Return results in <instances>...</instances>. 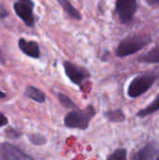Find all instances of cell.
<instances>
[{"label":"cell","mask_w":159,"mask_h":160,"mask_svg":"<svg viewBox=\"0 0 159 160\" xmlns=\"http://www.w3.org/2000/svg\"><path fill=\"white\" fill-rule=\"evenodd\" d=\"M116 12L122 23L130 22L137 11V0H116Z\"/></svg>","instance_id":"cell-4"},{"label":"cell","mask_w":159,"mask_h":160,"mask_svg":"<svg viewBox=\"0 0 159 160\" xmlns=\"http://www.w3.org/2000/svg\"><path fill=\"white\" fill-rule=\"evenodd\" d=\"M157 111H159V95L147 107L141 110L137 113V116L143 118V117H146V116H148V115H150V114H152V113H154V112H156Z\"/></svg>","instance_id":"cell-13"},{"label":"cell","mask_w":159,"mask_h":160,"mask_svg":"<svg viewBox=\"0 0 159 160\" xmlns=\"http://www.w3.org/2000/svg\"><path fill=\"white\" fill-rule=\"evenodd\" d=\"M6 135H7V137L11 138V139H16V138H18V137L20 136V133H19L17 130H15V129L8 128V129L6 130Z\"/></svg>","instance_id":"cell-18"},{"label":"cell","mask_w":159,"mask_h":160,"mask_svg":"<svg viewBox=\"0 0 159 160\" xmlns=\"http://www.w3.org/2000/svg\"><path fill=\"white\" fill-rule=\"evenodd\" d=\"M57 2L60 4V6L64 8L67 16L74 20H82V14L80 13L79 10H77L72 4L69 2V0H57Z\"/></svg>","instance_id":"cell-11"},{"label":"cell","mask_w":159,"mask_h":160,"mask_svg":"<svg viewBox=\"0 0 159 160\" xmlns=\"http://www.w3.org/2000/svg\"><path fill=\"white\" fill-rule=\"evenodd\" d=\"M0 62L3 63V64L5 63V55H4V53H3L1 49H0Z\"/></svg>","instance_id":"cell-22"},{"label":"cell","mask_w":159,"mask_h":160,"mask_svg":"<svg viewBox=\"0 0 159 160\" xmlns=\"http://www.w3.org/2000/svg\"><path fill=\"white\" fill-rule=\"evenodd\" d=\"M157 78V75L155 74H144L137 76L131 81L127 89V95L132 98H136L143 95L152 87Z\"/></svg>","instance_id":"cell-3"},{"label":"cell","mask_w":159,"mask_h":160,"mask_svg":"<svg viewBox=\"0 0 159 160\" xmlns=\"http://www.w3.org/2000/svg\"><path fill=\"white\" fill-rule=\"evenodd\" d=\"M145 2L149 5V6H159V0H145Z\"/></svg>","instance_id":"cell-21"},{"label":"cell","mask_w":159,"mask_h":160,"mask_svg":"<svg viewBox=\"0 0 159 160\" xmlns=\"http://www.w3.org/2000/svg\"><path fill=\"white\" fill-rule=\"evenodd\" d=\"M6 97V94L4 93V92H2L1 90H0V98H4Z\"/></svg>","instance_id":"cell-23"},{"label":"cell","mask_w":159,"mask_h":160,"mask_svg":"<svg viewBox=\"0 0 159 160\" xmlns=\"http://www.w3.org/2000/svg\"><path fill=\"white\" fill-rule=\"evenodd\" d=\"M64 68L68 79L77 85H81L85 80L90 78V73L86 68L74 65L71 62H65Z\"/></svg>","instance_id":"cell-6"},{"label":"cell","mask_w":159,"mask_h":160,"mask_svg":"<svg viewBox=\"0 0 159 160\" xmlns=\"http://www.w3.org/2000/svg\"><path fill=\"white\" fill-rule=\"evenodd\" d=\"M20 50L26 55L37 59L40 56L38 44L35 41H27L24 38H20L18 42Z\"/></svg>","instance_id":"cell-9"},{"label":"cell","mask_w":159,"mask_h":160,"mask_svg":"<svg viewBox=\"0 0 159 160\" xmlns=\"http://www.w3.org/2000/svg\"><path fill=\"white\" fill-rule=\"evenodd\" d=\"M29 141L35 145H43L46 143V138L40 134H31L28 136Z\"/></svg>","instance_id":"cell-17"},{"label":"cell","mask_w":159,"mask_h":160,"mask_svg":"<svg viewBox=\"0 0 159 160\" xmlns=\"http://www.w3.org/2000/svg\"><path fill=\"white\" fill-rule=\"evenodd\" d=\"M58 99L59 102L62 104V106H64L67 109H78L77 105L67 96L64 94H58Z\"/></svg>","instance_id":"cell-15"},{"label":"cell","mask_w":159,"mask_h":160,"mask_svg":"<svg viewBox=\"0 0 159 160\" xmlns=\"http://www.w3.org/2000/svg\"><path fill=\"white\" fill-rule=\"evenodd\" d=\"M158 154L159 143L154 141L134 153L131 157V160H155Z\"/></svg>","instance_id":"cell-8"},{"label":"cell","mask_w":159,"mask_h":160,"mask_svg":"<svg viewBox=\"0 0 159 160\" xmlns=\"http://www.w3.org/2000/svg\"><path fill=\"white\" fill-rule=\"evenodd\" d=\"M0 154L6 160H34L17 146L8 142L0 144Z\"/></svg>","instance_id":"cell-7"},{"label":"cell","mask_w":159,"mask_h":160,"mask_svg":"<svg viewBox=\"0 0 159 160\" xmlns=\"http://www.w3.org/2000/svg\"><path fill=\"white\" fill-rule=\"evenodd\" d=\"M139 62L145 64H156L159 63V45L156 46L146 53L139 57Z\"/></svg>","instance_id":"cell-10"},{"label":"cell","mask_w":159,"mask_h":160,"mask_svg":"<svg viewBox=\"0 0 159 160\" xmlns=\"http://www.w3.org/2000/svg\"><path fill=\"white\" fill-rule=\"evenodd\" d=\"M104 116L112 123H122L126 120V116L121 109L109 111L104 113Z\"/></svg>","instance_id":"cell-14"},{"label":"cell","mask_w":159,"mask_h":160,"mask_svg":"<svg viewBox=\"0 0 159 160\" xmlns=\"http://www.w3.org/2000/svg\"><path fill=\"white\" fill-rule=\"evenodd\" d=\"M96 111L93 106H88L83 111H73L65 117V126L69 128H78L84 130L89 127L90 121L95 116Z\"/></svg>","instance_id":"cell-2"},{"label":"cell","mask_w":159,"mask_h":160,"mask_svg":"<svg viewBox=\"0 0 159 160\" xmlns=\"http://www.w3.org/2000/svg\"><path fill=\"white\" fill-rule=\"evenodd\" d=\"M14 11L27 26H33L35 17L33 15L34 3L32 0H18L14 3Z\"/></svg>","instance_id":"cell-5"},{"label":"cell","mask_w":159,"mask_h":160,"mask_svg":"<svg viewBox=\"0 0 159 160\" xmlns=\"http://www.w3.org/2000/svg\"><path fill=\"white\" fill-rule=\"evenodd\" d=\"M107 160H127V150L124 148H120L115 150Z\"/></svg>","instance_id":"cell-16"},{"label":"cell","mask_w":159,"mask_h":160,"mask_svg":"<svg viewBox=\"0 0 159 160\" xmlns=\"http://www.w3.org/2000/svg\"><path fill=\"white\" fill-rule=\"evenodd\" d=\"M152 41V38L149 35H133L124 38L118 45L116 50V54L120 57L128 56L138 52L142 50L146 45Z\"/></svg>","instance_id":"cell-1"},{"label":"cell","mask_w":159,"mask_h":160,"mask_svg":"<svg viewBox=\"0 0 159 160\" xmlns=\"http://www.w3.org/2000/svg\"><path fill=\"white\" fill-rule=\"evenodd\" d=\"M157 160H159V157H158V158H157Z\"/></svg>","instance_id":"cell-24"},{"label":"cell","mask_w":159,"mask_h":160,"mask_svg":"<svg viewBox=\"0 0 159 160\" xmlns=\"http://www.w3.org/2000/svg\"><path fill=\"white\" fill-rule=\"evenodd\" d=\"M8 12L7 11V9L0 4V19H4L6 17H7Z\"/></svg>","instance_id":"cell-19"},{"label":"cell","mask_w":159,"mask_h":160,"mask_svg":"<svg viewBox=\"0 0 159 160\" xmlns=\"http://www.w3.org/2000/svg\"><path fill=\"white\" fill-rule=\"evenodd\" d=\"M25 95L28 98H30L31 99H33V100H35L36 102H38V103H43L45 101V99H46L45 94L41 90H39V89H37V88H36L34 86H31V85L26 87Z\"/></svg>","instance_id":"cell-12"},{"label":"cell","mask_w":159,"mask_h":160,"mask_svg":"<svg viewBox=\"0 0 159 160\" xmlns=\"http://www.w3.org/2000/svg\"><path fill=\"white\" fill-rule=\"evenodd\" d=\"M7 124V117L2 113L0 112V127H4Z\"/></svg>","instance_id":"cell-20"}]
</instances>
